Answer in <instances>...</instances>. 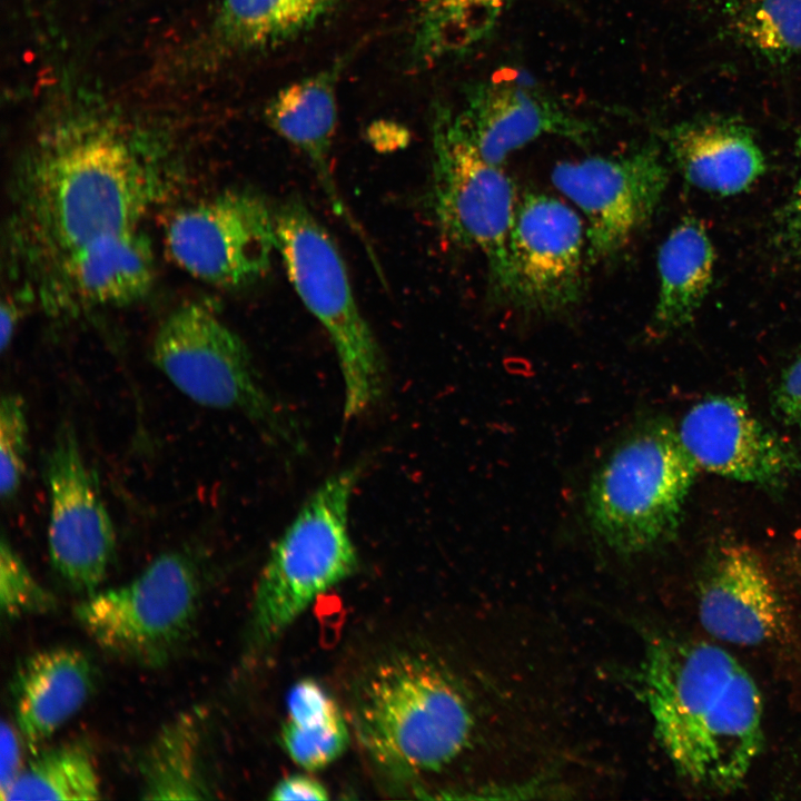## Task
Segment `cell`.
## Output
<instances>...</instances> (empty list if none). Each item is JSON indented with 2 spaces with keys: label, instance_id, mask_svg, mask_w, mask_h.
<instances>
[{
  "label": "cell",
  "instance_id": "obj_9",
  "mask_svg": "<svg viewBox=\"0 0 801 801\" xmlns=\"http://www.w3.org/2000/svg\"><path fill=\"white\" fill-rule=\"evenodd\" d=\"M197 567L185 553L167 552L139 575L89 594L75 615L89 636L119 657L161 665L184 645L201 599Z\"/></svg>",
  "mask_w": 801,
  "mask_h": 801
},
{
  "label": "cell",
  "instance_id": "obj_22",
  "mask_svg": "<svg viewBox=\"0 0 801 801\" xmlns=\"http://www.w3.org/2000/svg\"><path fill=\"white\" fill-rule=\"evenodd\" d=\"M340 0H221L216 31L231 51L278 48L317 27Z\"/></svg>",
  "mask_w": 801,
  "mask_h": 801
},
{
  "label": "cell",
  "instance_id": "obj_13",
  "mask_svg": "<svg viewBox=\"0 0 801 801\" xmlns=\"http://www.w3.org/2000/svg\"><path fill=\"white\" fill-rule=\"evenodd\" d=\"M508 251L510 304L552 316L581 300L586 230L582 218L564 201L538 191L524 194L516 207Z\"/></svg>",
  "mask_w": 801,
  "mask_h": 801
},
{
  "label": "cell",
  "instance_id": "obj_12",
  "mask_svg": "<svg viewBox=\"0 0 801 801\" xmlns=\"http://www.w3.org/2000/svg\"><path fill=\"white\" fill-rule=\"evenodd\" d=\"M44 475L51 565L72 590L91 594L112 563L116 532L69 422L56 431L46 455Z\"/></svg>",
  "mask_w": 801,
  "mask_h": 801
},
{
  "label": "cell",
  "instance_id": "obj_29",
  "mask_svg": "<svg viewBox=\"0 0 801 801\" xmlns=\"http://www.w3.org/2000/svg\"><path fill=\"white\" fill-rule=\"evenodd\" d=\"M28 418L26 402L6 393L0 402V494L11 502L18 494L27 468Z\"/></svg>",
  "mask_w": 801,
  "mask_h": 801
},
{
  "label": "cell",
  "instance_id": "obj_2",
  "mask_svg": "<svg viewBox=\"0 0 801 801\" xmlns=\"http://www.w3.org/2000/svg\"><path fill=\"white\" fill-rule=\"evenodd\" d=\"M352 716L374 768L406 785L453 762L474 724L454 675L431 654L407 649L385 653L365 669L355 684Z\"/></svg>",
  "mask_w": 801,
  "mask_h": 801
},
{
  "label": "cell",
  "instance_id": "obj_14",
  "mask_svg": "<svg viewBox=\"0 0 801 801\" xmlns=\"http://www.w3.org/2000/svg\"><path fill=\"white\" fill-rule=\"evenodd\" d=\"M700 469L759 486H777L801 468L800 452L764 423L748 403L713 395L694 404L676 429Z\"/></svg>",
  "mask_w": 801,
  "mask_h": 801
},
{
  "label": "cell",
  "instance_id": "obj_7",
  "mask_svg": "<svg viewBox=\"0 0 801 801\" xmlns=\"http://www.w3.org/2000/svg\"><path fill=\"white\" fill-rule=\"evenodd\" d=\"M431 145L429 205L437 227L453 245L482 254L492 296L508 303L515 186L502 166L482 157L457 112L442 102L433 108Z\"/></svg>",
  "mask_w": 801,
  "mask_h": 801
},
{
  "label": "cell",
  "instance_id": "obj_23",
  "mask_svg": "<svg viewBox=\"0 0 801 801\" xmlns=\"http://www.w3.org/2000/svg\"><path fill=\"white\" fill-rule=\"evenodd\" d=\"M513 0H417L411 59L417 67L463 57L490 38Z\"/></svg>",
  "mask_w": 801,
  "mask_h": 801
},
{
  "label": "cell",
  "instance_id": "obj_21",
  "mask_svg": "<svg viewBox=\"0 0 801 801\" xmlns=\"http://www.w3.org/2000/svg\"><path fill=\"white\" fill-rule=\"evenodd\" d=\"M713 267L714 249L705 229L694 217H684L659 250L651 337L666 336L692 322L712 283Z\"/></svg>",
  "mask_w": 801,
  "mask_h": 801
},
{
  "label": "cell",
  "instance_id": "obj_24",
  "mask_svg": "<svg viewBox=\"0 0 801 801\" xmlns=\"http://www.w3.org/2000/svg\"><path fill=\"white\" fill-rule=\"evenodd\" d=\"M280 741L287 755L307 771L328 767L346 751L347 721L337 702L317 681L301 679L290 688Z\"/></svg>",
  "mask_w": 801,
  "mask_h": 801
},
{
  "label": "cell",
  "instance_id": "obj_5",
  "mask_svg": "<svg viewBox=\"0 0 801 801\" xmlns=\"http://www.w3.org/2000/svg\"><path fill=\"white\" fill-rule=\"evenodd\" d=\"M699 469L676 428L657 418L642 422L590 481L586 517L592 532L621 555L665 543L676 533Z\"/></svg>",
  "mask_w": 801,
  "mask_h": 801
},
{
  "label": "cell",
  "instance_id": "obj_32",
  "mask_svg": "<svg viewBox=\"0 0 801 801\" xmlns=\"http://www.w3.org/2000/svg\"><path fill=\"white\" fill-rule=\"evenodd\" d=\"M19 731L6 722H1V761H0V794L3 800L6 793L22 771L21 746Z\"/></svg>",
  "mask_w": 801,
  "mask_h": 801
},
{
  "label": "cell",
  "instance_id": "obj_15",
  "mask_svg": "<svg viewBox=\"0 0 801 801\" xmlns=\"http://www.w3.org/2000/svg\"><path fill=\"white\" fill-rule=\"evenodd\" d=\"M456 112L482 157L500 166L512 152L543 136L585 145L596 132L592 122L518 75L496 73L469 83L463 108Z\"/></svg>",
  "mask_w": 801,
  "mask_h": 801
},
{
  "label": "cell",
  "instance_id": "obj_8",
  "mask_svg": "<svg viewBox=\"0 0 801 801\" xmlns=\"http://www.w3.org/2000/svg\"><path fill=\"white\" fill-rule=\"evenodd\" d=\"M151 359L198 405L237 412L275 438H296L290 419L265 389L246 344L210 306L189 301L170 312L154 334Z\"/></svg>",
  "mask_w": 801,
  "mask_h": 801
},
{
  "label": "cell",
  "instance_id": "obj_3",
  "mask_svg": "<svg viewBox=\"0 0 801 801\" xmlns=\"http://www.w3.org/2000/svg\"><path fill=\"white\" fill-rule=\"evenodd\" d=\"M145 164L106 129L69 134L34 159L23 206L34 235L60 258L100 236L131 228L150 196Z\"/></svg>",
  "mask_w": 801,
  "mask_h": 801
},
{
  "label": "cell",
  "instance_id": "obj_35",
  "mask_svg": "<svg viewBox=\"0 0 801 801\" xmlns=\"http://www.w3.org/2000/svg\"><path fill=\"white\" fill-rule=\"evenodd\" d=\"M792 568L794 572V576L801 583V552H799L797 556H794L792 561Z\"/></svg>",
  "mask_w": 801,
  "mask_h": 801
},
{
  "label": "cell",
  "instance_id": "obj_17",
  "mask_svg": "<svg viewBox=\"0 0 801 801\" xmlns=\"http://www.w3.org/2000/svg\"><path fill=\"white\" fill-rule=\"evenodd\" d=\"M346 63L333 65L297 80L277 93L265 108L269 127L309 160L333 211L360 235L334 179L332 147L337 125L336 86Z\"/></svg>",
  "mask_w": 801,
  "mask_h": 801
},
{
  "label": "cell",
  "instance_id": "obj_27",
  "mask_svg": "<svg viewBox=\"0 0 801 801\" xmlns=\"http://www.w3.org/2000/svg\"><path fill=\"white\" fill-rule=\"evenodd\" d=\"M734 26L751 47L771 59L801 52V0H743Z\"/></svg>",
  "mask_w": 801,
  "mask_h": 801
},
{
  "label": "cell",
  "instance_id": "obj_25",
  "mask_svg": "<svg viewBox=\"0 0 801 801\" xmlns=\"http://www.w3.org/2000/svg\"><path fill=\"white\" fill-rule=\"evenodd\" d=\"M142 798L195 800L209 798L198 720L181 714L162 728L141 764Z\"/></svg>",
  "mask_w": 801,
  "mask_h": 801
},
{
  "label": "cell",
  "instance_id": "obj_33",
  "mask_svg": "<svg viewBox=\"0 0 801 801\" xmlns=\"http://www.w3.org/2000/svg\"><path fill=\"white\" fill-rule=\"evenodd\" d=\"M19 319V312L10 300L1 304L0 347L4 353L11 345Z\"/></svg>",
  "mask_w": 801,
  "mask_h": 801
},
{
  "label": "cell",
  "instance_id": "obj_10",
  "mask_svg": "<svg viewBox=\"0 0 801 801\" xmlns=\"http://www.w3.org/2000/svg\"><path fill=\"white\" fill-rule=\"evenodd\" d=\"M165 245L176 265L198 280L247 285L268 271L277 250L275 210L254 191H224L179 210Z\"/></svg>",
  "mask_w": 801,
  "mask_h": 801
},
{
  "label": "cell",
  "instance_id": "obj_18",
  "mask_svg": "<svg viewBox=\"0 0 801 801\" xmlns=\"http://www.w3.org/2000/svg\"><path fill=\"white\" fill-rule=\"evenodd\" d=\"M95 669L81 651L55 646L37 651L19 666L12 683L19 734L34 748L50 738L86 703Z\"/></svg>",
  "mask_w": 801,
  "mask_h": 801
},
{
  "label": "cell",
  "instance_id": "obj_16",
  "mask_svg": "<svg viewBox=\"0 0 801 801\" xmlns=\"http://www.w3.org/2000/svg\"><path fill=\"white\" fill-rule=\"evenodd\" d=\"M698 611L711 635L739 645L773 641L788 625L769 567L759 553L740 543L722 545L708 561L698 587Z\"/></svg>",
  "mask_w": 801,
  "mask_h": 801
},
{
  "label": "cell",
  "instance_id": "obj_28",
  "mask_svg": "<svg viewBox=\"0 0 801 801\" xmlns=\"http://www.w3.org/2000/svg\"><path fill=\"white\" fill-rule=\"evenodd\" d=\"M56 606L53 595L32 575L21 556L2 536L0 542V607L8 619L43 614Z\"/></svg>",
  "mask_w": 801,
  "mask_h": 801
},
{
  "label": "cell",
  "instance_id": "obj_1",
  "mask_svg": "<svg viewBox=\"0 0 801 801\" xmlns=\"http://www.w3.org/2000/svg\"><path fill=\"white\" fill-rule=\"evenodd\" d=\"M636 681L676 773L713 792L736 790L764 741L762 696L746 669L719 645L655 635Z\"/></svg>",
  "mask_w": 801,
  "mask_h": 801
},
{
  "label": "cell",
  "instance_id": "obj_34",
  "mask_svg": "<svg viewBox=\"0 0 801 801\" xmlns=\"http://www.w3.org/2000/svg\"><path fill=\"white\" fill-rule=\"evenodd\" d=\"M794 216L795 221L801 220V176L794 196Z\"/></svg>",
  "mask_w": 801,
  "mask_h": 801
},
{
  "label": "cell",
  "instance_id": "obj_6",
  "mask_svg": "<svg viewBox=\"0 0 801 801\" xmlns=\"http://www.w3.org/2000/svg\"><path fill=\"white\" fill-rule=\"evenodd\" d=\"M277 251L309 313L326 330L343 380V416L358 417L382 396L385 364L352 289L344 259L326 228L299 198L275 210Z\"/></svg>",
  "mask_w": 801,
  "mask_h": 801
},
{
  "label": "cell",
  "instance_id": "obj_30",
  "mask_svg": "<svg viewBox=\"0 0 801 801\" xmlns=\"http://www.w3.org/2000/svg\"><path fill=\"white\" fill-rule=\"evenodd\" d=\"M780 421L801 432V357L793 362L777 384L772 398Z\"/></svg>",
  "mask_w": 801,
  "mask_h": 801
},
{
  "label": "cell",
  "instance_id": "obj_4",
  "mask_svg": "<svg viewBox=\"0 0 801 801\" xmlns=\"http://www.w3.org/2000/svg\"><path fill=\"white\" fill-rule=\"evenodd\" d=\"M362 472L357 464L322 482L271 546L250 609L254 652L275 644L317 597L356 571L349 514Z\"/></svg>",
  "mask_w": 801,
  "mask_h": 801
},
{
  "label": "cell",
  "instance_id": "obj_19",
  "mask_svg": "<svg viewBox=\"0 0 801 801\" xmlns=\"http://www.w3.org/2000/svg\"><path fill=\"white\" fill-rule=\"evenodd\" d=\"M670 154L693 186L735 195L749 188L765 169L764 157L748 129L721 119H700L665 134Z\"/></svg>",
  "mask_w": 801,
  "mask_h": 801
},
{
  "label": "cell",
  "instance_id": "obj_20",
  "mask_svg": "<svg viewBox=\"0 0 801 801\" xmlns=\"http://www.w3.org/2000/svg\"><path fill=\"white\" fill-rule=\"evenodd\" d=\"M61 258L65 285L93 305L134 303L149 291L155 278L150 243L136 228L95 238Z\"/></svg>",
  "mask_w": 801,
  "mask_h": 801
},
{
  "label": "cell",
  "instance_id": "obj_36",
  "mask_svg": "<svg viewBox=\"0 0 801 801\" xmlns=\"http://www.w3.org/2000/svg\"><path fill=\"white\" fill-rule=\"evenodd\" d=\"M798 230L801 234V220L797 221Z\"/></svg>",
  "mask_w": 801,
  "mask_h": 801
},
{
  "label": "cell",
  "instance_id": "obj_26",
  "mask_svg": "<svg viewBox=\"0 0 801 801\" xmlns=\"http://www.w3.org/2000/svg\"><path fill=\"white\" fill-rule=\"evenodd\" d=\"M101 781L92 755L81 743H66L38 754L6 793L12 800H97Z\"/></svg>",
  "mask_w": 801,
  "mask_h": 801
},
{
  "label": "cell",
  "instance_id": "obj_11",
  "mask_svg": "<svg viewBox=\"0 0 801 801\" xmlns=\"http://www.w3.org/2000/svg\"><path fill=\"white\" fill-rule=\"evenodd\" d=\"M554 186L584 215L591 264L619 255L654 215L669 182L659 149L646 144L620 156L562 161Z\"/></svg>",
  "mask_w": 801,
  "mask_h": 801
},
{
  "label": "cell",
  "instance_id": "obj_31",
  "mask_svg": "<svg viewBox=\"0 0 801 801\" xmlns=\"http://www.w3.org/2000/svg\"><path fill=\"white\" fill-rule=\"evenodd\" d=\"M329 794L325 785L308 774H291L283 778L270 790L268 799L277 801L288 800H328Z\"/></svg>",
  "mask_w": 801,
  "mask_h": 801
}]
</instances>
